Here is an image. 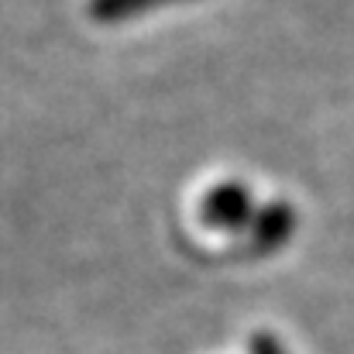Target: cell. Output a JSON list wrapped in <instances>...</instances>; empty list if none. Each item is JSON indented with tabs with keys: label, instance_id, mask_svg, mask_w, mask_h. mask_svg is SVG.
<instances>
[{
	"label": "cell",
	"instance_id": "obj_1",
	"mask_svg": "<svg viewBox=\"0 0 354 354\" xmlns=\"http://www.w3.org/2000/svg\"><path fill=\"white\" fill-rule=\"evenodd\" d=\"M145 3H151V0H90V10L104 14V17H118L127 10H141Z\"/></svg>",
	"mask_w": 354,
	"mask_h": 354
}]
</instances>
